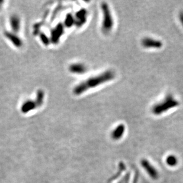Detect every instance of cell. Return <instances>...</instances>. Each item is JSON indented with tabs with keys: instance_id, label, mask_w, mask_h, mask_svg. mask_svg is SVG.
<instances>
[{
	"instance_id": "obj_1",
	"label": "cell",
	"mask_w": 183,
	"mask_h": 183,
	"mask_svg": "<svg viewBox=\"0 0 183 183\" xmlns=\"http://www.w3.org/2000/svg\"><path fill=\"white\" fill-rule=\"evenodd\" d=\"M115 74L111 70H108L98 75L93 76L77 85L74 89V93L76 95L82 94L88 89L95 88L103 84L113 80Z\"/></svg>"
},
{
	"instance_id": "obj_2",
	"label": "cell",
	"mask_w": 183,
	"mask_h": 183,
	"mask_svg": "<svg viewBox=\"0 0 183 183\" xmlns=\"http://www.w3.org/2000/svg\"><path fill=\"white\" fill-rule=\"evenodd\" d=\"M179 105L180 103L172 95L168 94L166 96L163 101L155 104L152 111L155 115H161L173 108H177Z\"/></svg>"
},
{
	"instance_id": "obj_3",
	"label": "cell",
	"mask_w": 183,
	"mask_h": 183,
	"mask_svg": "<svg viewBox=\"0 0 183 183\" xmlns=\"http://www.w3.org/2000/svg\"><path fill=\"white\" fill-rule=\"evenodd\" d=\"M101 8L103 13L102 30L104 33H108L110 32L113 27V19L110 7L107 3L103 2L101 4Z\"/></svg>"
},
{
	"instance_id": "obj_4",
	"label": "cell",
	"mask_w": 183,
	"mask_h": 183,
	"mask_svg": "<svg viewBox=\"0 0 183 183\" xmlns=\"http://www.w3.org/2000/svg\"><path fill=\"white\" fill-rule=\"evenodd\" d=\"M142 45L144 48L148 49H160L162 47L163 43L158 39L146 37L142 40Z\"/></svg>"
},
{
	"instance_id": "obj_5",
	"label": "cell",
	"mask_w": 183,
	"mask_h": 183,
	"mask_svg": "<svg viewBox=\"0 0 183 183\" xmlns=\"http://www.w3.org/2000/svg\"><path fill=\"white\" fill-rule=\"evenodd\" d=\"M125 132V126L123 124H120L116 127L111 133V136L114 140L121 139Z\"/></svg>"
},
{
	"instance_id": "obj_6",
	"label": "cell",
	"mask_w": 183,
	"mask_h": 183,
	"mask_svg": "<svg viewBox=\"0 0 183 183\" xmlns=\"http://www.w3.org/2000/svg\"><path fill=\"white\" fill-rule=\"evenodd\" d=\"M70 70L72 73L82 74L86 72L87 68L81 63H74L70 66Z\"/></svg>"
},
{
	"instance_id": "obj_7",
	"label": "cell",
	"mask_w": 183,
	"mask_h": 183,
	"mask_svg": "<svg viewBox=\"0 0 183 183\" xmlns=\"http://www.w3.org/2000/svg\"><path fill=\"white\" fill-rule=\"evenodd\" d=\"M87 11L85 9H82L80 11H79L76 14V17L78 19V25L80 26L84 25L87 20Z\"/></svg>"
},
{
	"instance_id": "obj_8",
	"label": "cell",
	"mask_w": 183,
	"mask_h": 183,
	"mask_svg": "<svg viewBox=\"0 0 183 183\" xmlns=\"http://www.w3.org/2000/svg\"><path fill=\"white\" fill-rule=\"evenodd\" d=\"M166 163L169 167H175L178 164V159L175 155H170L166 158Z\"/></svg>"
},
{
	"instance_id": "obj_9",
	"label": "cell",
	"mask_w": 183,
	"mask_h": 183,
	"mask_svg": "<svg viewBox=\"0 0 183 183\" xmlns=\"http://www.w3.org/2000/svg\"><path fill=\"white\" fill-rule=\"evenodd\" d=\"M179 19H180V23L181 24V25L183 27V11H181L179 14Z\"/></svg>"
}]
</instances>
